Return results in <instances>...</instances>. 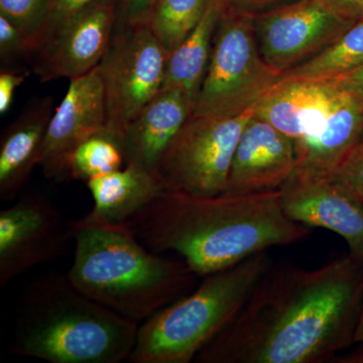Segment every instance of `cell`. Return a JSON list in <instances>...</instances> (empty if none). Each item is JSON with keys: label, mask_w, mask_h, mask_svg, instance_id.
Here are the masks:
<instances>
[{"label": "cell", "mask_w": 363, "mask_h": 363, "mask_svg": "<svg viewBox=\"0 0 363 363\" xmlns=\"http://www.w3.org/2000/svg\"><path fill=\"white\" fill-rule=\"evenodd\" d=\"M354 344L363 345V303L359 318H358L357 331H355Z\"/></svg>", "instance_id": "1f68e13d"}, {"label": "cell", "mask_w": 363, "mask_h": 363, "mask_svg": "<svg viewBox=\"0 0 363 363\" xmlns=\"http://www.w3.org/2000/svg\"><path fill=\"white\" fill-rule=\"evenodd\" d=\"M253 114L293 140L297 169L333 175L363 136V104L334 80L281 79Z\"/></svg>", "instance_id": "8992f818"}, {"label": "cell", "mask_w": 363, "mask_h": 363, "mask_svg": "<svg viewBox=\"0 0 363 363\" xmlns=\"http://www.w3.org/2000/svg\"><path fill=\"white\" fill-rule=\"evenodd\" d=\"M279 191L284 210L292 220L338 234L350 255L363 260V205L333 175L296 169Z\"/></svg>", "instance_id": "4fadbf2b"}, {"label": "cell", "mask_w": 363, "mask_h": 363, "mask_svg": "<svg viewBox=\"0 0 363 363\" xmlns=\"http://www.w3.org/2000/svg\"><path fill=\"white\" fill-rule=\"evenodd\" d=\"M28 72L13 68L0 71V113L6 114L13 104L14 93L28 77Z\"/></svg>", "instance_id": "83f0119b"}, {"label": "cell", "mask_w": 363, "mask_h": 363, "mask_svg": "<svg viewBox=\"0 0 363 363\" xmlns=\"http://www.w3.org/2000/svg\"><path fill=\"white\" fill-rule=\"evenodd\" d=\"M363 67V16L316 56L285 72L281 79L333 80Z\"/></svg>", "instance_id": "ffe728a7"}, {"label": "cell", "mask_w": 363, "mask_h": 363, "mask_svg": "<svg viewBox=\"0 0 363 363\" xmlns=\"http://www.w3.org/2000/svg\"><path fill=\"white\" fill-rule=\"evenodd\" d=\"M281 78L260 55L255 16L223 9L192 116H240L259 104Z\"/></svg>", "instance_id": "52a82bcc"}, {"label": "cell", "mask_w": 363, "mask_h": 363, "mask_svg": "<svg viewBox=\"0 0 363 363\" xmlns=\"http://www.w3.org/2000/svg\"><path fill=\"white\" fill-rule=\"evenodd\" d=\"M195 100L177 88L162 89L143 107L119 136L125 164L157 176L169 145L194 111Z\"/></svg>", "instance_id": "2e32d148"}, {"label": "cell", "mask_w": 363, "mask_h": 363, "mask_svg": "<svg viewBox=\"0 0 363 363\" xmlns=\"http://www.w3.org/2000/svg\"><path fill=\"white\" fill-rule=\"evenodd\" d=\"M140 324L111 311L49 274L26 286L18 302L11 353L52 363L128 360Z\"/></svg>", "instance_id": "277c9868"}, {"label": "cell", "mask_w": 363, "mask_h": 363, "mask_svg": "<svg viewBox=\"0 0 363 363\" xmlns=\"http://www.w3.org/2000/svg\"><path fill=\"white\" fill-rule=\"evenodd\" d=\"M363 260L267 267L247 303L196 363H323L354 344Z\"/></svg>", "instance_id": "6da1fadb"}, {"label": "cell", "mask_w": 363, "mask_h": 363, "mask_svg": "<svg viewBox=\"0 0 363 363\" xmlns=\"http://www.w3.org/2000/svg\"><path fill=\"white\" fill-rule=\"evenodd\" d=\"M54 100L42 97L28 104L4 128L0 138V198L11 201L20 194L35 167L40 166Z\"/></svg>", "instance_id": "e0dca14e"}, {"label": "cell", "mask_w": 363, "mask_h": 363, "mask_svg": "<svg viewBox=\"0 0 363 363\" xmlns=\"http://www.w3.org/2000/svg\"><path fill=\"white\" fill-rule=\"evenodd\" d=\"M33 49L23 32L4 16H0V61L1 68H13L21 61L32 63Z\"/></svg>", "instance_id": "cb8c5ba5"}, {"label": "cell", "mask_w": 363, "mask_h": 363, "mask_svg": "<svg viewBox=\"0 0 363 363\" xmlns=\"http://www.w3.org/2000/svg\"><path fill=\"white\" fill-rule=\"evenodd\" d=\"M96 1L98 0H52L49 21L40 45L60 26Z\"/></svg>", "instance_id": "4316f807"}, {"label": "cell", "mask_w": 363, "mask_h": 363, "mask_svg": "<svg viewBox=\"0 0 363 363\" xmlns=\"http://www.w3.org/2000/svg\"><path fill=\"white\" fill-rule=\"evenodd\" d=\"M253 108L226 118L191 116L157 169L164 189L198 196L223 194L234 152Z\"/></svg>", "instance_id": "9c48e42d"}, {"label": "cell", "mask_w": 363, "mask_h": 363, "mask_svg": "<svg viewBox=\"0 0 363 363\" xmlns=\"http://www.w3.org/2000/svg\"><path fill=\"white\" fill-rule=\"evenodd\" d=\"M168 55L147 25L114 28L100 77L106 104V133L118 142L126 126L164 84Z\"/></svg>", "instance_id": "ba28073f"}, {"label": "cell", "mask_w": 363, "mask_h": 363, "mask_svg": "<svg viewBox=\"0 0 363 363\" xmlns=\"http://www.w3.org/2000/svg\"><path fill=\"white\" fill-rule=\"evenodd\" d=\"M124 157L116 138L107 133L91 136L77 145L67 160V180L82 181L121 169Z\"/></svg>", "instance_id": "7402d4cb"}, {"label": "cell", "mask_w": 363, "mask_h": 363, "mask_svg": "<svg viewBox=\"0 0 363 363\" xmlns=\"http://www.w3.org/2000/svg\"><path fill=\"white\" fill-rule=\"evenodd\" d=\"M157 0H116V21L114 28L149 25Z\"/></svg>", "instance_id": "484cf974"}, {"label": "cell", "mask_w": 363, "mask_h": 363, "mask_svg": "<svg viewBox=\"0 0 363 363\" xmlns=\"http://www.w3.org/2000/svg\"><path fill=\"white\" fill-rule=\"evenodd\" d=\"M86 184L93 207L79 220L93 225L124 224L166 190L156 174L133 164Z\"/></svg>", "instance_id": "ac0fdd59"}, {"label": "cell", "mask_w": 363, "mask_h": 363, "mask_svg": "<svg viewBox=\"0 0 363 363\" xmlns=\"http://www.w3.org/2000/svg\"><path fill=\"white\" fill-rule=\"evenodd\" d=\"M333 177L363 205V140L346 155Z\"/></svg>", "instance_id": "d4e9b609"}, {"label": "cell", "mask_w": 363, "mask_h": 363, "mask_svg": "<svg viewBox=\"0 0 363 363\" xmlns=\"http://www.w3.org/2000/svg\"><path fill=\"white\" fill-rule=\"evenodd\" d=\"M208 0H157L149 26L167 55L172 54L201 20Z\"/></svg>", "instance_id": "44dd1931"}, {"label": "cell", "mask_w": 363, "mask_h": 363, "mask_svg": "<svg viewBox=\"0 0 363 363\" xmlns=\"http://www.w3.org/2000/svg\"><path fill=\"white\" fill-rule=\"evenodd\" d=\"M296 169L297 155L293 140L252 114L234 152L223 194L279 190Z\"/></svg>", "instance_id": "9a60e30c"}, {"label": "cell", "mask_w": 363, "mask_h": 363, "mask_svg": "<svg viewBox=\"0 0 363 363\" xmlns=\"http://www.w3.org/2000/svg\"><path fill=\"white\" fill-rule=\"evenodd\" d=\"M70 220L42 193H25L0 212V288L33 267L64 255Z\"/></svg>", "instance_id": "8fae6325"}, {"label": "cell", "mask_w": 363, "mask_h": 363, "mask_svg": "<svg viewBox=\"0 0 363 363\" xmlns=\"http://www.w3.org/2000/svg\"><path fill=\"white\" fill-rule=\"evenodd\" d=\"M70 226L75 250L69 279L130 321L142 324L196 288L199 278L184 260L152 252L125 224L70 220Z\"/></svg>", "instance_id": "3957f363"}, {"label": "cell", "mask_w": 363, "mask_h": 363, "mask_svg": "<svg viewBox=\"0 0 363 363\" xmlns=\"http://www.w3.org/2000/svg\"><path fill=\"white\" fill-rule=\"evenodd\" d=\"M223 9L222 0H208L201 20L175 51L169 55L162 89L177 88L196 101L206 74L215 32Z\"/></svg>", "instance_id": "d6986e66"}, {"label": "cell", "mask_w": 363, "mask_h": 363, "mask_svg": "<svg viewBox=\"0 0 363 363\" xmlns=\"http://www.w3.org/2000/svg\"><path fill=\"white\" fill-rule=\"evenodd\" d=\"M333 80L359 98L360 101L363 104V67L351 72L347 75L333 79Z\"/></svg>", "instance_id": "f546056e"}, {"label": "cell", "mask_w": 363, "mask_h": 363, "mask_svg": "<svg viewBox=\"0 0 363 363\" xmlns=\"http://www.w3.org/2000/svg\"><path fill=\"white\" fill-rule=\"evenodd\" d=\"M224 9H233L238 13L259 16L277 7L292 4L297 0H222Z\"/></svg>", "instance_id": "f1b7e54d"}, {"label": "cell", "mask_w": 363, "mask_h": 363, "mask_svg": "<svg viewBox=\"0 0 363 363\" xmlns=\"http://www.w3.org/2000/svg\"><path fill=\"white\" fill-rule=\"evenodd\" d=\"M51 2L52 0H0V16L20 28L32 45L33 57L44 37Z\"/></svg>", "instance_id": "603a6c76"}, {"label": "cell", "mask_w": 363, "mask_h": 363, "mask_svg": "<svg viewBox=\"0 0 363 363\" xmlns=\"http://www.w3.org/2000/svg\"><path fill=\"white\" fill-rule=\"evenodd\" d=\"M271 266L267 252L202 279L138 327L133 363H191L240 311Z\"/></svg>", "instance_id": "5b68a950"}, {"label": "cell", "mask_w": 363, "mask_h": 363, "mask_svg": "<svg viewBox=\"0 0 363 363\" xmlns=\"http://www.w3.org/2000/svg\"><path fill=\"white\" fill-rule=\"evenodd\" d=\"M124 224L152 252L176 253L199 279L308 235L307 226L286 215L279 190L216 196L164 190Z\"/></svg>", "instance_id": "7a4b0ae2"}, {"label": "cell", "mask_w": 363, "mask_h": 363, "mask_svg": "<svg viewBox=\"0 0 363 363\" xmlns=\"http://www.w3.org/2000/svg\"><path fill=\"white\" fill-rule=\"evenodd\" d=\"M116 21V0H98L59 26L43 42L32 61L42 82L75 79L99 65Z\"/></svg>", "instance_id": "7c38bea8"}, {"label": "cell", "mask_w": 363, "mask_h": 363, "mask_svg": "<svg viewBox=\"0 0 363 363\" xmlns=\"http://www.w3.org/2000/svg\"><path fill=\"white\" fill-rule=\"evenodd\" d=\"M104 83L98 66L72 79L65 97L52 114L40 167L45 178L67 180V160L77 145L91 136L106 133Z\"/></svg>", "instance_id": "5bb4252c"}, {"label": "cell", "mask_w": 363, "mask_h": 363, "mask_svg": "<svg viewBox=\"0 0 363 363\" xmlns=\"http://www.w3.org/2000/svg\"><path fill=\"white\" fill-rule=\"evenodd\" d=\"M341 13L359 20L363 16V0H325Z\"/></svg>", "instance_id": "4dcf8cb0"}, {"label": "cell", "mask_w": 363, "mask_h": 363, "mask_svg": "<svg viewBox=\"0 0 363 363\" xmlns=\"http://www.w3.org/2000/svg\"><path fill=\"white\" fill-rule=\"evenodd\" d=\"M362 140H363V136H362Z\"/></svg>", "instance_id": "d6a6232c"}, {"label": "cell", "mask_w": 363, "mask_h": 363, "mask_svg": "<svg viewBox=\"0 0 363 363\" xmlns=\"http://www.w3.org/2000/svg\"><path fill=\"white\" fill-rule=\"evenodd\" d=\"M357 20L325 0H297L255 16L264 62L283 75L326 49Z\"/></svg>", "instance_id": "30bf717a"}]
</instances>
